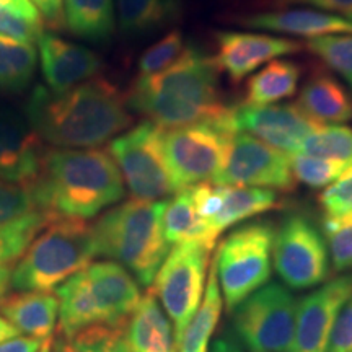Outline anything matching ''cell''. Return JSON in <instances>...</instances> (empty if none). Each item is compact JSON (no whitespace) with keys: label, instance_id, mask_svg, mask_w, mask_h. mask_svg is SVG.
I'll use <instances>...</instances> for the list:
<instances>
[{"label":"cell","instance_id":"cell-1","mask_svg":"<svg viewBox=\"0 0 352 352\" xmlns=\"http://www.w3.org/2000/svg\"><path fill=\"white\" fill-rule=\"evenodd\" d=\"M26 121L43 142L57 148H95L132 124L126 95L104 77H94L63 94L36 87Z\"/></svg>","mask_w":352,"mask_h":352},{"label":"cell","instance_id":"cell-2","mask_svg":"<svg viewBox=\"0 0 352 352\" xmlns=\"http://www.w3.org/2000/svg\"><path fill=\"white\" fill-rule=\"evenodd\" d=\"M34 208L47 219H94L124 197L116 162L103 148H44L28 184Z\"/></svg>","mask_w":352,"mask_h":352},{"label":"cell","instance_id":"cell-3","mask_svg":"<svg viewBox=\"0 0 352 352\" xmlns=\"http://www.w3.org/2000/svg\"><path fill=\"white\" fill-rule=\"evenodd\" d=\"M212 57L188 46L171 64L151 77H138L126 94L127 107L162 129L217 122L228 113Z\"/></svg>","mask_w":352,"mask_h":352},{"label":"cell","instance_id":"cell-4","mask_svg":"<svg viewBox=\"0 0 352 352\" xmlns=\"http://www.w3.org/2000/svg\"><path fill=\"white\" fill-rule=\"evenodd\" d=\"M140 297L138 283L120 263L88 264L57 287L59 334L70 336L96 324L124 327Z\"/></svg>","mask_w":352,"mask_h":352},{"label":"cell","instance_id":"cell-5","mask_svg":"<svg viewBox=\"0 0 352 352\" xmlns=\"http://www.w3.org/2000/svg\"><path fill=\"white\" fill-rule=\"evenodd\" d=\"M165 202L132 197L107 210L91 226L96 256L118 261L144 287H151L170 252L162 230Z\"/></svg>","mask_w":352,"mask_h":352},{"label":"cell","instance_id":"cell-6","mask_svg":"<svg viewBox=\"0 0 352 352\" xmlns=\"http://www.w3.org/2000/svg\"><path fill=\"white\" fill-rule=\"evenodd\" d=\"M95 256L94 227L80 219H52L16 261L10 289L50 292L87 267Z\"/></svg>","mask_w":352,"mask_h":352},{"label":"cell","instance_id":"cell-7","mask_svg":"<svg viewBox=\"0 0 352 352\" xmlns=\"http://www.w3.org/2000/svg\"><path fill=\"white\" fill-rule=\"evenodd\" d=\"M274 236V223L256 220L235 228L220 241L212 266L228 310L271 279Z\"/></svg>","mask_w":352,"mask_h":352},{"label":"cell","instance_id":"cell-8","mask_svg":"<svg viewBox=\"0 0 352 352\" xmlns=\"http://www.w3.org/2000/svg\"><path fill=\"white\" fill-rule=\"evenodd\" d=\"M214 246L204 240L175 245L170 248L153 279V285H151L173 324L176 346L202 302Z\"/></svg>","mask_w":352,"mask_h":352},{"label":"cell","instance_id":"cell-9","mask_svg":"<svg viewBox=\"0 0 352 352\" xmlns=\"http://www.w3.org/2000/svg\"><path fill=\"white\" fill-rule=\"evenodd\" d=\"M232 135L227 114L217 122L165 129L164 152L175 192L212 182L226 160Z\"/></svg>","mask_w":352,"mask_h":352},{"label":"cell","instance_id":"cell-10","mask_svg":"<svg viewBox=\"0 0 352 352\" xmlns=\"http://www.w3.org/2000/svg\"><path fill=\"white\" fill-rule=\"evenodd\" d=\"M164 131L145 120L109 142V155L135 199L158 201L175 192L165 160Z\"/></svg>","mask_w":352,"mask_h":352},{"label":"cell","instance_id":"cell-11","mask_svg":"<svg viewBox=\"0 0 352 352\" xmlns=\"http://www.w3.org/2000/svg\"><path fill=\"white\" fill-rule=\"evenodd\" d=\"M233 310V329L250 352H289L297 302L287 287L264 284Z\"/></svg>","mask_w":352,"mask_h":352},{"label":"cell","instance_id":"cell-12","mask_svg":"<svg viewBox=\"0 0 352 352\" xmlns=\"http://www.w3.org/2000/svg\"><path fill=\"white\" fill-rule=\"evenodd\" d=\"M272 263L290 289H310L328 279L329 254L323 233L303 214H289L276 228Z\"/></svg>","mask_w":352,"mask_h":352},{"label":"cell","instance_id":"cell-13","mask_svg":"<svg viewBox=\"0 0 352 352\" xmlns=\"http://www.w3.org/2000/svg\"><path fill=\"white\" fill-rule=\"evenodd\" d=\"M217 186H253L289 192L296 188L290 157L245 132L232 135L230 145L212 179Z\"/></svg>","mask_w":352,"mask_h":352},{"label":"cell","instance_id":"cell-14","mask_svg":"<svg viewBox=\"0 0 352 352\" xmlns=\"http://www.w3.org/2000/svg\"><path fill=\"white\" fill-rule=\"evenodd\" d=\"M227 122L235 134L253 135L289 157L298 153L303 139L318 124L307 118L297 104L290 103L236 104L228 109Z\"/></svg>","mask_w":352,"mask_h":352},{"label":"cell","instance_id":"cell-15","mask_svg":"<svg viewBox=\"0 0 352 352\" xmlns=\"http://www.w3.org/2000/svg\"><path fill=\"white\" fill-rule=\"evenodd\" d=\"M215 36V56L212 57L220 72L233 83H239L261 67L280 57L297 54L303 44L284 36H272L253 32H217Z\"/></svg>","mask_w":352,"mask_h":352},{"label":"cell","instance_id":"cell-16","mask_svg":"<svg viewBox=\"0 0 352 352\" xmlns=\"http://www.w3.org/2000/svg\"><path fill=\"white\" fill-rule=\"evenodd\" d=\"M352 297V272L302 297L296 310V329L289 352H327L328 338L341 307Z\"/></svg>","mask_w":352,"mask_h":352},{"label":"cell","instance_id":"cell-17","mask_svg":"<svg viewBox=\"0 0 352 352\" xmlns=\"http://www.w3.org/2000/svg\"><path fill=\"white\" fill-rule=\"evenodd\" d=\"M36 43L41 56L43 76L54 94H63L90 80L103 67V63L94 51L65 41L52 33L43 32Z\"/></svg>","mask_w":352,"mask_h":352},{"label":"cell","instance_id":"cell-18","mask_svg":"<svg viewBox=\"0 0 352 352\" xmlns=\"http://www.w3.org/2000/svg\"><path fill=\"white\" fill-rule=\"evenodd\" d=\"M233 21L245 28L308 39L327 34L352 33L351 20L311 7L272 8L266 12L239 15Z\"/></svg>","mask_w":352,"mask_h":352},{"label":"cell","instance_id":"cell-19","mask_svg":"<svg viewBox=\"0 0 352 352\" xmlns=\"http://www.w3.org/2000/svg\"><path fill=\"white\" fill-rule=\"evenodd\" d=\"M43 140L10 109L0 107V179L30 184L41 164Z\"/></svg>","mask_w":352,"mask_h":352},{"label":"cell","instance_id":"cell-20","mask_svg":"<svg viewBox=\"0 0 352 352\" xmlns=\"http://www.w3.org/2000/svg\"><path fill=\"white\" fill-rule=\"evenodd\" d=\"M297 107L318 124H342L352 120V98L346 87L324 67H315L298 91Z\"/></svg>","mask_w":352,"mask_h":352},{"label":"cell","instance_id":"cell-21","mask_svg":"<svg viewBox=\"0 0 352 352\" xmlns=\"http://www.w3.org/2000/svg\"><path fill=\"white\" fill-rule=\"evenodd\" d=\"M124 329L131 352H178L173 324L151 287L140 297Z\"/></svg>","mask_w":352,"mask_h":352},{"label":"cell","instance_id":"cell-22","mask_svg":"<svg viewBox=\"0 0 352 352\" xmlns=\"http://www.w3.org/2000/svg\"><path fill=\"white\" fill-rule=\"evenodd\" d=\"M3 318L36 340H51L59 316V298L50 292H20L0 302Z\"/></svg>","mask_w":352,"mask_h":352},{"label":"cell","instance_id":"cell-23","mask_svg":"<svg viewBox=\"0 0 352 352\" xmlns=\"http://www.w3.org/2000/svg\"><path fill=\"white\" fill-rule=\"evenodd\" d=\"M220 189L222 206L208 222L209 232L215 239L227 228L279 206V196L272 189L253 186H220Z\"/></svg>","mask_w":352,"mask_h":352},{"label":"cell","instance_id":"cell-24","mask_svg":"<svg viewBox=\"0 0 352 352\" xmlns=\"http://www.w3.org/2000/svg\"><path fill=\"white\" fill-rule=\"evenodd\" d=\"M303 69L290 59H274L248 78L245 85V103L272 104L297 94Z\"/></svg>","mask_w":352,"mask_h":352},{"label":"cell","instance_id":"cell-25","mask_svg":"<svg viewBox=\"0 0 352 352\" xmlns=\"http://www.w3.org/2000/svg\"><path fill=\"white\" fill-rule=\"evenodd\" d=\"M162 230L168 246L184 243L191 240H204L215 245V236L209 232L208 222L197 214L195 201H192L191 188L176 191L173 199L165 202L164 215H162Z\"/></svg>","mask_w":352,"mask_h":352},{"label":"cell","instance_id":"cell-26","mask_svg":"<svg viewBox=\"0 0 352 352\" xmlns=\"http://www.w3.org/2000/svg\"><path fill=\"white\" fill-rule=\"evenodd\" d=\"M50 222L39 210L23 215L13 222L0 226V302L10 289L12 271L36 233Z\"/></svg>","mask_w":352,"mask_h":352},{"label":"cell","instance_id":"cell-27","mask_svg":"<svg viewBox=\"0 0 352 352\" xmlns=\"http://www.w3.org/2000/svg\"><path fill=\"white\" fill-rule=\"evenodd\" d=\"M63 13L69 32L87 41H107L116 26L113 0H63Z\"/></svg>","mask_w":352,"mask_h":352},{"label":"cell","instance_id":"cell-28","mask_svg":"<svg viewBox=\"0 0 352 352\" xmlns=\"http://www.w3.org/2000/svg\"><path fill=\"white\" fill-rule=\"evenodd\" d=\"M223 298L220 294L214 266L210 267L206 283V292L188 328L178 344V352H209V340L222 315Z\"/></svg>","mask_w":352,"mask_h":352},{"label":"cell","instance_id":"cell-29","mask_svg":"<svg viewBox=\"0 0 352 352\" xmlns=\"http://www.w3.org/2000/svg\"><path fill=\"white\" fill-rule=\"evenodd\" d=\"M38 54L32 43L0 34V91H21L36 70Z\"/></svg>","mask_w":352,"mask_h":352},{"label":"cell","instance_id":"cell-30","mask_svg":"<svg viewBox=\"0 0 352 352\" xmlns=\"http://www.w3.org/2000/svg\"><path fill=\"white\" fill-rule=\"evenodd\" d=\"M118 15L126 34L153 33L173 19V0H118Z\"/></svg>","mask_w":352,"mask_h":352},{"label":"cell","instance_id":"cell-31","mask_svg":"<svg viewBox=\"0 0 352 352\" xmlns=\"http://www.w3.org/2000/svg\"><path fill=\"white\" fill-rule=\"evenodd\" d=\"M124 327L96 324L70 336L59 334L51 352H131Z\"/></svg>","mask_w":352,"mask_h":352},{"label":"cell","instance_id":"cell-32","mask_svg":"<svg viewBox=\"0 0 352 352\" xmlns=\"http://www.w3.org/2000/svg\"><path fill=\"white\" fill-rule=\"evenodd\" d=\"M298 153L352 165V129L342 124H316L303 139Z\"/></svg>","mask_w":352,"mask_h":352},{"label":"cell","instance_id":"cell-33","mask_svg":"<svg viewBox=\"0 0 352 352\" xmlns=\"http://www.w3.org/2000/svg\"><path fill=\"white\" fill-rule=\"evenodd\" d=\"M307 50L318 57L329 70L342 77L352 90V33L308 39Z\"/></svg>","mask_w":352,"mask_h":352},{"label":"cell","instance_id":"cell-34","mask_svg":"<svg viewBox=\"0 0 352 352\" xmlns=\"http://www.w3.org/2000/svg\"><path fill=\"white\" fill-rule=\"evenodd\" d=\"M323 236L336 272L352 271V212L324 215Z\"/></svg>","mask_w":352,"mask_h":352},{"label":"cell","instance_id":"cell-35","mask_svg":"<svg viewBox=\"0 0 352 352\" xmlns=\"http://www.w3.org/2000/svg\"><path fill=\"white\" fill-rule=\"evenodd\" d=\"M290 166L296 182L303 183L308 188L320 189L329 186L349 165L329 158L294 153L290 155Z\"/></svg>","mask_w":352,"mask_h":352},{"label":"cell","instance_id":"cell-36","mask_svg":"<svg viewBox=\"0 0 352 352\" xmlns=\"http://www.w3.org/2000/svg\"><path fill=\"white\" fill-rule=\"evenodd\" d=\"M186 47L188 44L184 41L183 33L179 30H171L140 56L138 77H151L168 69L182 57Z\"/></svg>","mask_w":352,"mask_h":352},{"label":"cell","instance_id":"cell-37","mask_svg":"<svg viewBox=\"0 0 352 352\" xmlns=\"http://www.w3.org/2000/svg\"><path fill=\"white\" fill-rule=\"evenodd\" d=\"M36 210L28 184L0 179V226Z\"/></svg>","mask_w":352,"mask_h":352},{"label":"cell","instance_id":"cell-38","mask_svg":"<svg viewBox=\"0 0 352 352\" xmlns=\"http://www.w3.org/2000/svg\"><path fill=\"white\" fill-rule=\"evenodd\" d=\"M320 206L324 215L352 212V165L342 171L320 195Z\"/></svg>","mask_w":352,"mask_h":352},{"label":"cell","instance_id":"cell-39","mask_svg":"<svg viewBox=\"0 0 352 352\" xmlns=\"http://www.w3.org/2000/svg\"><path fill=\"white\" fill-rule=\"evenodd\" d=\"M327 352H352V297L341 307L334 318Z\"/></svg>","mask_w":352,"mask_h":352},{"label":"cell","instance_id":"cell-40","mask_svg":"<svg viewBox=\"0 0 352 352\" xmlns=\"http://www.w3.org/2000/svg\"><path fill=\"white\" fill-rule=\"evenodd\" d=\"M43 33L41 25L21 19L15 13L0 8V34L7 38L19 39L23 43H36L39 34Z\"/></svg>","mask_w":352,"mask_h":352},{"label":"cell","instance_id":"cell-41","mask_svg":"<svg viewBox=\"0 0 352 352\" xmlns=\"http://www.w3.org/2000/svg\"><path fill=\"white\" fill-rule=\"evenodd\" d=\"M261 7L284 8V7H311L323 12L338 13V16L352 21V0H258Z\"/></svg>","mask_w":352,"mask_h":352},{"label":"cell","instance_id":"cell-42","mask_svg":"<svg viewBox=\"0 0 352 352\" xmlns=\"http://www.w3.org/2000/svg\"><path fill=\"white\" fill-rule=\"evenodd\" d=\"M39 15L54 28H59L63 25L64 13H63V0H30Z\"/></svg>","mask_w":352,"mask_h":352},{"label":"cell","instance_id":"cell-43","mask_svg":"<svg viewBox=\"0 0 352 352\" xmlns=\"http://www.w3.org/2000/svg\"><path fill=\"white\" fill-rule=\"evenodd\" d=\"M0 8H6V10L15 13V15L32 21V23L43 25L41 15L30 0H0Z\"/></svg>","mask_w":352,"mask_h":352},{"label":"cell","instance_id":"cell-44","mask_svg":"<svg viewBox=\"0 0 352 352\" xmlns=\"http://www.w3.org/2000/svg\"><path fill=\"white\" fill-rule=\"evenodd\" d=\"M46 341L30 336H15L0 342V352H39Z\"/></svg>","mask_w":352,"mask_h":352},{"label":"cell","instance_id":"cell-45","mask_svg":"<svg viewBox=\"0 0 352 352\" xmlns=\"http://www.w3.org/2000/svg\"><path fill=\"white\" fill-rule=\"evenodd\" d=\"M209 352H243L239 341L232 336H220L214 341Z\"/></svg>","mask_w":352,"mask_h":352},{"label":"cell","instance_id":"cell-46","mask_svg":"<svg viewBox=\"0 0 352 352\" xmlns=\"http://www.w3.org/2000/svg\"><path fill=\"white\" fill-rule=\"evenodd\" d=\"M15 336H20L19 329L13 327L10 321H7L2 315H0V342L10 340V338H15Z\"/></svg>","mask_w":352,"mask_h":352},{"label":"cell","instance_id":"cell-47","mask_svg":"<svg viewBox=\"0 0 352 352\" xmlns=\"http://www.w3.org/2000/svg\"><path fill=\"white\" fill-rule=\"evenodd\" d=\"M51 346H52V340H47L44 342V346L39 349V352H51Z\"/></svg>","mask_w":352,"mask_h":352}]
</instances>
